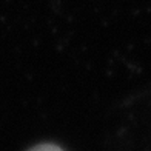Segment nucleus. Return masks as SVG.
<instances>
[{
  "mask_svg": "<svg viewBox=\"0 0 151 151\" xmlns=\"http://www.w3.org/2000/svg\"><path fill=\"white\" fill-rule=\"evenodd\" d=\"M29 151H63V150L59 145H56V143H40V145L31 148Z\"/></svg>",
  "mask_w": 151,
  "mask_h": 151,
  "instance_id": "nucleus-1",
  "label": "nucleus"
}]
</instances>
